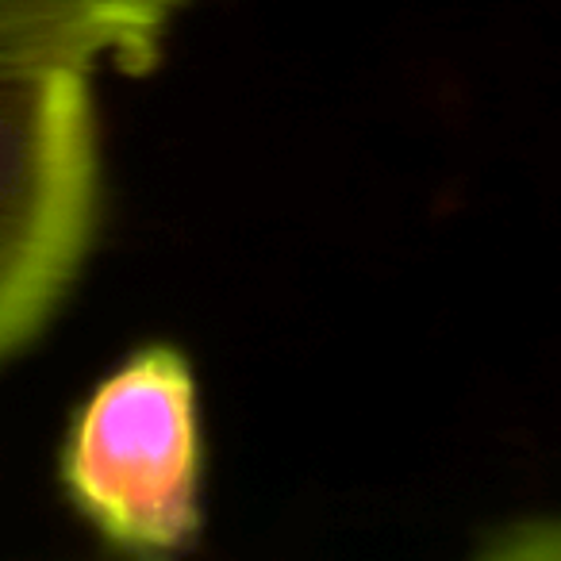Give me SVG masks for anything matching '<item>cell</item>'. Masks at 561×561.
<instances>
[{
  "label": "cell",
  "mask_w": 561,
  "mask_h": 561,
  "mask_svg": "<svg viewBox=\"0 0 561 561\" xmlns=\"http://www.w3.org/2000/svg\"><path fill=\"white\" fill-rule=\"evenodd\" d=\"M58 484L104 546L178 558L204 535L201 377L181 346L147 343L93 385L58 454Z\"/></svg>",
  "instance_id": "6da1fadb"
},
{
  "label": "cell",
  "mask_w": 561,
  "mask_h": 561,
  "mask_svg": "<svg viewBox=\"0 0 561 561\" xmlns=\"http://www.w3.org/2000/svg\"><path fill=\"white\" fill-rule=\"evenodd\" d=\"M101 216V127L81 66H0V362L58 312Z\"/></svg>",
  "instance_id": "7a4b0ae2"
},
{
  "label": "cell",
  "mask_w": 561,
  "mask_h": 561,
  "mask_svg": "<svg viewBox=\"0 0 561 561\" xmlns=\"http://www.w3.org/2000/svg\"><path fill=\"white\" fill-rule=\"evenodd\" d=\"M196 0H0V66L150 73Z\"/></svg>",
  "instance_id": "3957f363"
},
{
  "label": "cell",
  "mask_w": 561,
  "mask_h": 561,
  "mask_svg": "<svg viewBox=\"0 0 561 561\" xmlns=\"http://www.w3.org/2000/svg\"><path fill=\"white\" fill-rule=\"evenodd\" d=\"M477 553L492 561H561V512L504 523L484 535Z\"/></svg>",
  "instance_id": "277c9868"
}]
</instances>
